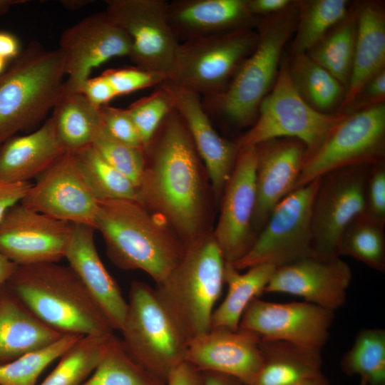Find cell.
Here are the masks:
<instances>
[{"mask_svg":"<svg viewBox=\"0 0 385 385\" xmlns=\"http://www.w3.org/2000/svg\"><path fill=\"white\" fill-rule=\"evenodd\" d=\"M359 385H366V382L364 381L360 380V384Z\"/></svg>","mask_w":385,"mask_h":385,"instance_id":"cell-57","label":"cell"},{"mask_svg":"<svg viewBox=\"0 0 385 385\" xmlns=\"http://www.w3.org/2000/svg\"><path fill=\"white\" fill-rule=\"evenodd\" d=\"M91 145L102 158L118 171L138 186L146 165L145 153L113 137L103 124Z\"/></svg>","mask_w":385,"mask_h":385,"instance_id":"cell-40","label":"cell"},{"mask_svg":"<svg viewBox=\"0 0 385 385\" xmlns=\"http://www.w3.org/2000/svg\"><path fill=\"white\" fill-rule=\"evenodd\" d=\"M79 385H166L140 366L125 349L120 339L113 337L91 376Z\"/></svg>","mask_w":385,"mask_h":385,"instance_id":"cell-37","label":"cell"},{"mask_svg":"<svg viewBox=\"0 0 385 385\" xmlns=\"http://www.w3.org/2000/svg\"><path fill=\"white\" fill-rule=\"evenodd\" d=\"M173 109L169 95L159 86L158 91L126 108L139 133L144 149L150 144L163 121Z\"/></svg>","mask_w":385,"mask_h":385,"instance_id":"cell-41","label":"cell"},{"mask_svg":"<svg viewBox=\"0 0 385 385\" xmlns=\"http://www.w3.org/2000/svg\"><path fill=\"white\" fill-rule=\"evenodd\" d=\"M384 103L346 114L323 142L306 155L294 190L339 168L384 162Z\"/></svg>","mask_w":385,"mask_h":385,"instance_id":"cell-11","label":"cell"},{"mask_svg":"<svg viewBox=\"0 0 385 385\" xmlns=\"http://www.w3.org/2000/svg\"><path fill=\"white\" fill-rule=\"evenodd\" d=\"M6 285L38 319L63 334H113L101 307L69 265L18 266Z\"/></svg>","mask_w":385,"mask_h":385,"instance_id":"cell-2","label":"cell"},{"mask_svg":"<svg viewBox=\"0 0 385 385\" xmlns=\"http://www.w3.org/2000/svg\"><path fill=\"white\" fill-rule=\"evenodd\" d=\"M185 361L201 371L230 375L251 385L263 364L261 338L241 328H210L189 342Z\"/></svg>","mask_w":385,"mask_h":385,"instance_id":"cell-20","label":"cell"},{"mask_svg":"<svg viewBox=\"0 0 385 385\" xmlns=\"http://www.w3.org/2000/svg\"><path fill=\"white\" fill-rule=\"evenodd\" d=\"M64 153L49 118L31 133L14 135L0 145V180L30 183Z\"/></svg>","mask_w":385,"mask_h":385,"instance_id":"cell-25","label":"cell"},{"mask_svg":"<svg viewBox=\"0 0 385 385\" xmlns=\"http://www.w3.org/2000/svg\"><path fill=\"white\" fill-rule=\"evenodd\" d=\"M225 266L212 233H202L185 245L178 264L156 283V296L188 342L210 327L225 284Z\"/></svg>","mask_w":385,"mask_h":385,"instance_id":"cell-4","label":"cell"},{"mask_svg":"<svg viewBox=\"0 0 385 385\" xmlns=\"http://www.w3.org/2000/svg\"><path fill=\"white\" fill-rule=\"evenodd\" d=\"M31 185V183L0 180V220L9 208L21 202Z\"/></svg>","mask_w":385,"mask_h":385,"instance_id":"cell-47","label":"cell"},{"mask_svg":"<svg viewBox=\"0 0 385 385\" xmlns=\"http://www.w3.org/2000/svg\"><path fill=\"white\" fill-rule=\"evenodd\" d=\"M256 147V202L252 227L260 230L275 206L293 191L304 162L307 148L294 138L269 140Z\"/></svg>","mask_w":385,"mask_h":385,"instance_id":"cell-22","label":"cell"},{"mask_svg":"<svg viewBox=\"0 0 385 385\" xmlns=\"http://www.w3.org/2000/svg\"><path fill=\"white\" fill-rule=\"evenodd\" d=\"M320 178L297 188L273 209L247 253L232 264L237 270L269 264L276 268L316 255L312 215Z\"/></svg>","mask_w":385,"mask_h":385,"instance_id":"cell-10","label":"cell"},{"mask_svg":"<svg viewBox=\"0 0 385 385\" xmlns=\"http://www.w3.org/2000/svg\"><path fill=\"white\" fill-rule=\"evenodd\" d=\"M364 215L385 225V165H371L366 183Z\"/></svg>","mask_w":385,"mask_h":385,"instance_id":"cell-44","label":"cell"},{"mask_svg":"<svg viewBox=\"0 0 385 385\" xmlns=\"http://www.w3.org/2000/svg\"><path fill=\"white\" fill-rule=\"evenodd\" d=\"M371 165L351 166L320 178L312 207V231L316 255L337 256V247L347 227L364 215L365 190Z\"/></svg>","mask_w":385,"mask_h":385,"instance_id":"cell-13","label":"cell"},{"mask_svg":"<svg viewBox=\"0 0 385 385\" xmlns=\"http://www.w3.org/2000/svg\"><path fill=\"white\" fill-rule=\"evenodd\" d=\"M99 113L103 127L113 137L145 150L139 133L126 109L105 105L99 107Z\"/></svg>","mask_w":385,"mask_h":385,"instance_id":"cell-43","label":"cell"},{"mask_svg":"<svg viewBox=\"0 0 385 385\" xmlns=\"http://www.w3.org/2000/svg\"><path fill=\"white\" fill-rule=\"evenodd\" d=\"M94 230L88 225L72 224L64 258L96 301L113 329L120 331L127 310V300L98 253Z\"/></svg>","mask_w":385,"mask_h":385,"instance_id":"cell-23","label":"cell"},{"mask_svg":"<svg viewBox=\"0 0 385 385\" xmlns=\"http://www.w3.org/2000/svg\"><path fill=\"white\" fill-rule=\"evenodd\" d=\"M150 164L137 187V201L153 209L185 241L202 233V185L197 152L173 108L163 121Z\"/></svg>","mask_w":385,"mask_h":385,"instance_id":"cell-1","label":"cell"},{"mask_svg":"<svg viewBox=\"0 0 385 385\" xmlns=\"http://www.w3.org/2000/svg\"><path fill=\"white\" fill-rule=\"evenodd\" d=\"M58 49L65 60L63 92L81 93L93 68L115 57H129L131 40L104 11L91 14L65 30Z\"/></svg>","mask_w":385,"mask_h":385,"instance_id":"cell-14","label":"cell"},{"mask_svg":"<svg viewBox=\"0 0 385 385\" xmlns=\"http://www.w3.org/2000/svg\"><path fill=\"white\" fill-rule=\"evenodd\" d=\"M292 56L289 73L302 98L322 113H330L329 111L339 108L346 96L345 87L307 53Z\"/></svg>","mask_w":385,"mask_h":385,"instance_id":"cell-31","label":"cell"},{"mask_svg":"<svg viewBox=\"0 0 385 385\" xmlns=\"http://www.w3.org/2000/svg\"><path fill=\"white\" fill-rule=\"evenodd\" d=\"M72 224L12 206L0 220V251L18 266L57 263L65 257Z\"/></svg>","mask_w":385,"mask_h":385,"instance_id":"cell-16","label":"cell"},{"mask_svg":"<svg viewBox=\"0 0 385 385\" xmlns=\"http://www.w3.org/2000/svg\"><path fill=\"white\" fill-rule=\"evenodd\" d=\"M275 270L273 265L260 264L240 273L231 263L225 262L224 281L227 284V292L215 309L210 328L239 329L245 310L254 299L265 292Z\"/></svg>","mask_w":385,"mask_h":385,"instance_id":"cell-29","label":"cell"},{"mask_svg":"<svg viewBox=\"0 0 385 385\" xmlns=\"http://www.w3.org/2000/svg\"><path fill=\"white\" fill-rule=\"evenodd\" d=\"M346 114L320 112L309 106L294 88L289 63L283 61L276 80L258 108L252 126L236 143L238 149L274 138L302 142L306 155L315 150Z\"/></svg>","mask_w":385,"mask_h":385,"instance_id":"cell-8","label":"cell"},{"mask_svg":"<svg viewBox=\"0 0 385 385\" xmlns=\"http://www.w3.org/2000/svg\"><path fill=\"white\" fill-rule=\"evenodd\" d=\"M294 385H331V383L323 374V373L321 372L312 378L306 379Z\"/></svg>","mask_w":385,"mask_h":385,"instance_id":"cell-53","label":"cell"},{"mask_svg":"<svg viewBox=\"0 0 385 385\" xmlns=\"http://www.w3.org/2000/svg\"><path fill=\"white\" fill-rule=\"evenodd\" d=\"M166 385H204L203 373L184 361L171 371Z\"/></svg>","mask_w":385,"mask_h":385,"instance_id":"cell-48","label":"cell"},{"mask_svg":"<svg viewBox=\"0 0 385 385\" xmlns=\"http://www.w3.org/2000/svg\"><path fill=\"white\" fill-rule=\"evenodd\" d=\"M24 2V0H0V15L6 13L12 6Z\"/></svg>","mask_w":385,"mask_h":385,"instance_id":"cell-54","label":"cell"},{"mask_svg":"<svg viewBox=\"0 0 385 385\" xmlns=\"http://www.w3.org/2000/svg\"><path fill=\"white\" fill-rule=\"evenodd\" d=\"M342 372L357 375L366 385H385V330H360L340 361Z\"/></svg>","mask_w":385,"mask_h":385,"instance_id":"cell-35","label":"cell"},{"mask_svg":"<svg viewBox=\"0 0 385 385\" xmlns=\"http://www.w3.org/2000/svg\"><path fill=\"white\" fill-rule=\"evenodd\" d=\"M298 4L271 15L260 25L257 44L245 60L227 88L209 97L211 105L240 126L255 121L260 103L272 88L284 46L294 31Z\"/></svg>","mask_w":385,"mask_h":385,"instance_id":"cell-6","label":"cell"},{"mask_svg":"<svg viewBox=\"0 0 385 385\" xmlns=\"http://www.w3.org/2000/svg\"><path fill=\"white\" fill-rule=\"evenodd\" d=\"M262 366L251 385H294L322 372L321 350L261 338Z\"/></svg>","mask_w":385,"mask_h":385,"instance_id":"cell-28","label":"cell"},{"mask_svg":"<svg viewBox=\"0 0 385 385\" xmlns=\"http://www.w3.org/2000/svg\"><path fill=\"white\" fill-rule=\"evenodd\" d=\"M168 20L180 42L250 28L247 0H178L168 2Z\"/></svg>","mask_w":385,"mask_h":385,"instance_id":"cell-24","label":"cell"},{"mask_svg":"<svg viewBox=\"0 0 385 385\" xmlns=\"http://www.w3.org/2000/svg\"><path fill=\"white\" fill-rule=\"evenodd\" d=\"M385 70L371 78L361 88L351 103L342 112L350 114L384 103Z\"/></svg>","mask_w":385,"mask_h":385,"instance_id":"cell-45","label":"cell"},{"mask_svg":"<svg viewBox=\"0 0 385 385\" xmlns=\"http://www.w3.org/2000/svg\"><path fill=\"white\" fill-rule=\"evenodd\" d=\"M292 4L289 0H247V8L254 16L278 14Z\"/></svg>","mask_w":385,"mask_h":385,"instance_id":"cell-49","label":"cell"},{"mask_svg":"<svg viewBox=\"0 0 385 385\" xmlns=\"http://www.w3.org/2000/svg\"><path fill=\"white\" fill-rule=\"evenodd\" d=\"M258 38V32L246 28L180 42L168 80L200 96H217L254 51Z\"/></svg>","mask_w":385,"mask_h":385,"instance_id":"cell-9","label":"cell"},{"mask_svg":"<svg viewBox=\"0 0 385 385\" xmlns=\"http://www.w3.org/2000/svg\"><path fill=\"white\" fill-rule=\"evenodd\" d=\"M81 337L64 334L55 342L0 364V385H36L44 369Z\"/></svg>","mask_w":385,"mask_h":385,"instance_id":"cell-39","label":"cell"},{"mask_svg":"<svg viewBox=\"0 0 385 385\" xmlns=\"http://www.w3.org/2000/svg\"><path fill=\"white\" fill-rule=\"evenodd\" d=\"M106 13L131 40L136 67L171 76L180 41L170 27L165 0H107Z\"/></svg>","mask_w":385,"mask_h":385,"instance_id":"cell-12","label":"cell"},{"mask_svg":"<svg viewBox=\"0 0 385 385\" xmlns=\"http://www.w3.org/2000/svg\"><path fill=\"white\" fill-rule=\"evenodd\" d=\"M384 225L363 215L344 232L337 247V256H349L373 270L384 272Z\"/></svg>","mask_w":385,"mask_h":385,"instance_id":"cell-38","label":"cell"},{"mask_svg":"<svg viewBox=\"0 0 385 385\" xmlns=\"http://www.w3.org/2000/svg\"><path fill=\"white\" fill-rule=\"evenodd\" d=\"M357 32L350 81L345 98L337 110L342 112L351 103L371 78L384 70L385 15L374 3H365L356 9Z\"/></svg>","mask_w":385,"mask_h":385,"instance_id":"cell-27","label":"cell"},{"mask_svg":"<svg viewBox=\"0 0 385 385\" xmlns=\"http://www.w3.org/2000/svg\"><path fill=\"white\" fill-rule=\"evenodd\" d=\"M63 335L38 319L6 283L0 288V364L43 348Z\"/></svg>","mask_w":385,"mask_h":385,"instance_id":"cell-26","label":"cell"},{"mask_svg":"<svg viewBox=\"0 0 385 385\" xmlns=\"http://www.w3.org/2000/svg\"><path fill=\"white\" fill-rule=\"evenodd\" d=\"M36 179L21 204L53 218L95 229L99 202L83 180L73 153L63 154Z\"/></svg>","mask_w":385,"mask_h":385,"instance_id":"cell-15","label":"cell"},{"mask_svg":"<svg viewBox=\"0 0 385 385\" xmlns=\"http://www.w3.org/2000/svg\"><path fill=\"white\" fill-rule=\"evenodd\" d=\"M66 80L61 51L31 43L0 74V145L41 122L53 110Z\"/></svg>","mask_w":385,"mask_h":385,"instance_id":"cell-5","label":"cell"},{"mask_svg":"<svg viewBox=\"0 0 385 385\" xmlns=\"http://www.w3.org/2000/svg\"><path fill=\"white\" fill-rule=\"evenodd\" d=\"M158 215L133 200L99 202L95 230L110 260L123 270H139L162 281L181 259L185 245Z\"/></svg>","mask_w":385,"mask_h":385,"instance_id":"cell-3","label":"cell"},{"mask_svg":"<svg viewBox=\"0 0 385 385\" xmlns=\"http://www.w3.org/2000/svg\"><path fill=\"white\" fill-rule=\"evenodd\" d=\"M7 60L0 56V74H1L6 70Z\"/></svg>","mask_w":385,"mask_h":385,"instance_id":"cell-56","label":"cell"},{"mask_svg":"<svg viewBox=\"0 0 385 385\" xmlns=\"http://www.w3.org/2000/svg\"><path fill=\"white\" fill-rule=\"evenodd\" d=\"M334 318V311L307 302L277 303L257 297L245 310L239 328L262 339L321 350L328 340Z\"/></svg>","mask_w":385,"mask_h":385,"instance_id":"cell-17","label":"cell"},{"mask_svg":"<svg viewBox=\"0 0 385 385\" xmlns=\"http://www.w3.org/2000/svg\"><path fill=\"white\" fill-rule=\"evenodd\" d=\"M17 267L16 264L0 251V288L8 282Z\"/></svg>","mask_w":385,"mask_h":385,"instance_id":"cell-52","label":"cell"},{"mask_svg":"<svg viewBox=\"0 0 385 385\" xmlns=\"http://www.w3.org/2000/svg\"><path fill=\"white\" fill-rule=\"evenodd\" d=\"M204 385H247L238 379L213 371H202Z\"/></svg>","mask_w":385,"mask_h":385,"instance_id":"cell-51","label":"cell"},{"mask_svg":"<svg viewBox=\"0 0 385 385\" xmlns=\"http://www.w3.org/2000/svg\"><path fill=\"white\" fill-rule=\"evenodd\" d=\"M21 52L18 38L9 31H0V56L8 61L15 59Z\"/></svg>","mask_w":385,"mask_h":385,"instance_id":"cell-50","label":"cell"},{"mask_svg":"<svg viewBox=\"0 0 385 385\" xmlns=\"http://www.w3.org/2000/svg\"><path fill=\"white\" fill-rule=\"evenodd\" d=\"M357 32L356 14L332 28L307 54L329 72L347 90L351 78Z\"/></svg>","mask_w":385,"mask_h":385,"instance_id":"cell-32","label":"cell"},{"mask_svg":"<svg viewBox=\"0 0 385 385\" xmlns=\"http://www.w3.org/2000/svg\"><path fill=\"white\" fill-rule=\"evenodd\" d=\"M112 86L116 96L145 88L160 86L167 79L163 75L138 67L110 69L103 73Z\"/></svg>","mask_w":385,"mask_h":385,"instance_id":"cell-42","label":"cell"},{"mask_svg":"<svg viewBox=\"0 0 385 385\" xmlns=\"http://www.w3.org/2000/svg\"><path fill=\"white\" fill-rule=\"evenodd\" d=\"M298 5L292 55L307 53L349 13L345 0H312Z\"/></svg>","mask_w":385,"mask_h":385,"instance_id":"cell-34","label":"cell"},{"mask_svg":"<svg viewBox=\"0 0 385 385\" xmlns=\"http://www.w3.org/2000/svg\"><path fill=\"white\" fill-rule=\"evenodd\" d=\"M65 7L68 9H77L78 7L83 6L84 4H87L88 1H62Z\"/></svg>","mask_w":385,"mask_h":385,"instance_id":"cell-55","label":"cell"},{"mask_svg":"<svg viewBox=\"0 0 385 385\" xmlns=\"http://www.w3.org/2000/svg\"><path fill=\"white\" fill-rule=\"evenodd\" d=\"M352 273L340 257L312 255L277 267L264 293H284L335 311L346 302Z\"/></svg>","mask_w":385,"mask_h":385,"instance_id":"cell-19","label":"cell"},{"mask_svg":"<svg viewBox=\"0 0 385 385\" xmlns=\"http://www.w3.org/2000/svg\"><path fill=\"white\" fill-rule=\"evenodd\" d=\"M159 87L169 95L173 108L183 120L195 148L205 164L215 195L223 192L233 170L239 149L214 129L200 95L166 80Z\"/></svg>","mask_w":385,"mask_h":385,"instance_id":"cell-21","label":"cell"},{"mask_svg":"<svg viewBox=\"0 0 385 385\" xmlns=\"http://www.w3.org/2000/svg\"><path fill=\"white\" fill-rule=\"evenodd\" d=\"M79 171L98 202L113 200L137 201V188L91 145L73 153Z\"/></svg>","mask_w":385,"mask_h":385,"instance_id":"cell-33","label":"cell"},{"mask_svg":"<svg viewBox=\"0 0 385 385\" xmlns=\"http://www.w3.org/2000/svg\"><path fill=\"white\" fill-rule=\"evenodd\" d=\"M81 93L98 108L108 105V103L116 96L112 86L103 74L87 79Z\"/></svg>","mask_w":385,"mask_h":385,"instance_id":"cell-46","label":"cell"},{"mask_svg":"<svg viewBox=\"0 0 385 385\" xmlns=\"http://www.w3.org/2000/svg\"><path fill=\"white\" fill-rule=\"evenodd\" d=\"M122 343L145 370L166 383L185 361L188 340L159 301L154 288L133 281L120 330Z\"/></svg>","mask_w":385,"mask_h":385,"instance_id":"cell-7","label":"cell"},{"mask_svg":"<svg viewBox=\"0 0 385 385\" xmlns=\"http://www.w3.org/2000/svg\"><path fill=\"white\" fill-rule=\"evenodd\" d=\"M114 335L81 337L40 385H79L93 372Z\"/></svg>","mask_w":385,"mask_h":385,"instance_id":"cell-36","label":"cell"},{"mask_svg":"<svg viewBox=\"0 0 385 385\" xmlns=\"http://www.w3.org/2000/svg\"><path fill=\"white\" fill-rule=\"evenodd\" d=\"M256 162L255 146L239 149L231 176L223 190L220 215L212 233L225 262L231 264L247 253L256 238L252 227Z\"/></svg>","mask_w":385,"mask_h":385,"instance_id":"cell-18","label":"cell"},{"mask_svg":"<svg viewBox=\"0 0 385 385\" xmlns=\"http://www.w3.org/2000/svg\"><path fill=\"white\" fill-rule=\"evenodd\" d=\"M51 118L59 144L70 153L91 145L102 125L99 108L80 92H62Z\"/></svg>","mask_w":385,"mask_h":385,"instance_id":"cell-30","label":"cell"}]
</instances>
